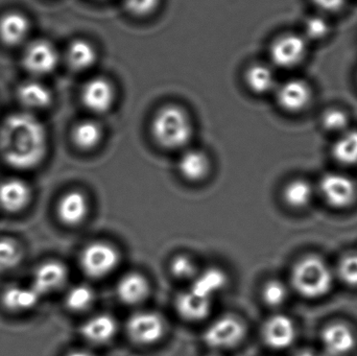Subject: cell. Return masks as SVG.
Segmentation results:
<instances>
[{"instance_id": "3957f363", "label": "cell", "mask_w": 357, "mask_h": 356, "mask_svg": "<svg viewBox=\"0 0 357 356\" xmlns=\"http://www.w3.org/2000/svg\"><path fill=\"white\" fill-rule=\"evenodd\" d=\"M151 131L161 148L178 150L191 139L192 123L184 109L177 105H167L155 113Z\"/></svg>"}, {"instance_id": "ab89813d", "label": "cell", "mask_w": 357, "mask_h": 356, "mask_svg": "<svg viewBox=\"0 0 357 356\" xmlns=\"http://www.w3.org/2000/svg\"><path fill=\"white\" fill-rule=\"evenodd\" d=\"M66 356H94L91 355V353H87V351L84 350H75L73 351V353H68Z\"/></svg>"}, {"instance_id": "d4e9b609", "label": "cell", "mask_w": 357, "mask_h": 356, "mask_svg": "<svg viewBox=\"0 0 357 356\" xmlns=\"http://www.w3.org/2000/svg\"><path fill=\"white\" fill-rule=\"evenodd\" d=\"M67 62L69 66L77 71L88 70L96 64L98 52L93 44L87 40L77 39L71 42L67 49Z\"/></svg>"}, {"instance_id": "9c48e42d", "label": "cell", "mask_w": 357, "mask_h": 356, "mask_svg": "<svg viewBox=\"0 0 357 356\" xmlns=\"http://www.w3.org/2000/svg\"><path fill=\"white\" fill-rule=\"evenodd\" d=\"M307 52V42L303 36L287 33L275 40L271 45V60L280 68H291L299 64Z\"/></svg>"}, {"instance_id": "ffe728a7", "label": "cell", "mask_w": 357, "mask_h": 356, "mask_svg": "<svg viewBox=\"0 0 357 356\" xmlns=\"http://www.w3.org/2000/svg\"><path fill=\"white\" fill-rule=\"evenodd\" d=\"M117 332V323L109 315H98L90 318L82 325L81 334L92 344L102 345L110 342Z\"/></svg>"}, {"instance_id": "30bf717a", "label": "cell", "mask_w": 357, "mask_h": 356, "mask_svg": "<svg viewBox=\"0 0 357 356\" xmlns=\"http://www.w3.org/2000/svg\"><path fill=\"white\" fill-rule=\"evenodd\" d=\"M114 86L104 77H94L82 88L81 100L84 107L94 114H105L115 102Z\"/></svg>"}, {"instance_id": "9a60e30c", "label": "cell", "mask_w": 357, "mask_h": 356, "mask_svg": "<svg viewBox=\"0 0 357 356\" xmlns=\"http://www.w3.org/2000/svg\"><path fill=\"white\" fill-rule=\"evenodd\" d=\"M58 217L65 225L75 227L83 223L89 212L87 196L79 190L67 192L58 204Z\"/></svg>"}, {"instance_id": "5bb4252c", "label": "cell", "mask_w": 357, "mask_h": 356, "mask_svg": "<svg viewBox=\"0 0 357 356\" xmlns=\"http://www.w3.org/2000/svg\"><path fill=\"white\" fill-rule=\"evenodd\" d=\"M310 98L312 90L303 79H289L277 90V102L279 106L289 112L301 111L307 106Z\"/></svg>"}, {"instance_id": "2e32d148", "label": "cell", "mask_w": 357, "mask_h": 356, "mask_svg": "<svg viewBox=\"0 0 357 356\" xmlns=\"http://www.w3.org/2000/svg\"><path fill=\"white\" fill-rule=\"evenodd\" d=\"M31 190L25 182L6 180L0 184V206L8 212H19L31 202Z\"/></svg>"}, {"instance_id": "7402d4cb", "label": "cell", "mask_w": 357, "mask_h": 356, "mask_svg": "<svg viewBox=\"0 0 357 356\" xmlns=\"http://www.w3.org/2000/svg\"><path fill=\"white\" fill-rule=\"evenodd\" d=\"M17 98L25 108L33 110L47 108L52 102V93L50 88L36 81L21 84L17 90Z\"/></svg>"}, {"instance_id": "6da1fadb", "label": "cell", "mask_w": 357, "mask_h": 356, "mask_svg": "<svg viewBox=\"0 0 357 356\" xmlns=\"http://www.w3.org/2000/svg\"><path fill=\"white\" fill-rule=\"evenodd\" d=\"M47 152V134L43 123L31 113H15L0 127V155L6 164L31 169L43 161Z\"/></svg>"}, {"instance_id": "277c9868", "label": "cell", "mask_w": 357, "mask_h": 356, "mask_svg": "<svg viewBox=\"0 0 357 356\" xmlns=\"http://www.w3.org/2000/svg\"><path fill=\"white\" fill-rule=\"evenodd\" d=\"M121 261L119 252L106 242H94L82 251L79 257L82 270L90 278L100 279L112 273Z\"/></svg>"}, {"instance_id": "d6a6232c", "label": "cell", "mask_w": 357, "mask_h": 356, "mask_svg": "<svg viewBox=\"0 0 357 356\" xmlns=\"http://www.w3.org/2000/svg\"><path fill=\"white\" fill-rule=\"evenodd\" d=\"M337 275L346 286L357 288V253L345 255L340 261Z\"/></svg>"}, {"instance_id": "484cf974", "label": "cell", "mask_w": 357, "mask_h": 356, "mask_svg": "<svg viewBox=\"0 0 357 356\" xmlns=\"http://www.w3.org/2000/svg\"><path fill=\"white\" fill-rule=\"evenodd\" d=\"M282 196L287 206L300 210L310 206L312 202L314 188L307 180L296 179L287 183Z\"/></svg>"}, {"instance_id": "8fae6325", "label": "cell", "mask_w": 357, "mask_h": 356, "mask_svg": "<svg viewBox=\"0 0 357 356\" xmlns=\"http://www.w3.org/2000/svg\"><path fill=\"white\" fill-rule=\"evenodd\" d=\"M264 342L271 348L283 350L289 348L297 338L295 322L285 315H275L268 319L262 328Z\"/></svg>"}, {"instance_id": "d590c367", "label": "cell", "mask_w": 357, "mask_h": 356, "mask_svg": "<svg viewBox=\"0 0 357 356\" xmlns=\"http://www.w3.org/2000/svg\"><path fill=\"white\" fill-rule=\"evenodd\" d=\"M331 25L321 16H312L305 21L304 35L310 40H321L328 35Z\"/></svg>"}, {"instance_id": "4316f807", "label": "cell", "mask_w": 357, "mask_h": 356, "mask_svg": "<svg viewBox=\"0 0 357 356\" xmlns=\"http://www.w3.org/2000/svg\"><path fill=\"white\" fill-rule=\"evenodd\" d=\"M71 136L73 144L79 150H91L102 141V129L96 121H83L75 125Z\"/></svg>"}, {"instance_id": "74e56055", "label": "cell", "mask_w": 357, "mask_h": 356, "mask_svg": "<svg viewBox=\"0 0 357 356\" xmlns=\"http://www.w3.org/2000/svg\"><path fill=\"white\" fill-rule=\"evenodd\" d=\"M319 8L328 12H335L342 8L345 4L346 0H312Z\"/></svg>"}, {"instance_id": "44dd1931", "label": "cell", "mask_w": 357, "mask_h": 356, "mask_svg": "<svg viewBox=\"0 0 357 356\" xmlns=\"http://www.w3.org/2000/svg\"><path fill=\"white\" fill-rule=\"evenodd\" d=\"M41 296L33 286H12L2 294V303L10 311L24 313L35 309Z\"/></svg>"}, {"instance_id": "ac0fdd59", "label": "cell", "mask_w": 357, "mask_h": 356, "mask_svg": "<svg viewBox=\"0 0 357 356\" xmlns=\"http://www.w3.org/2000/svg\"><path fill=\"white\" fill-rule=\"evenodd\" d=\"M31 31V22L22 13L8 12L0 17V40L8 46L22 43Z\"/></svg>"}, {"instance_id": "836d02e7", "label": "cell", "mask_w": 357, "mask_h": 356, "mask_svg": "<svg viewBox=\"0 0 357 356\" xmlns=\"http://www.w3.org/2000/svg\"><path fill=\"white\" fill-rule=\"evenodd\" d=\"M169 270L178 279H193L197 275V267L190 257L178 255L169 263Z\"/></svg>"}, {"instance_id": "e0dca14e", "label": "cell", "mask_w": 357, "mask_h": 356, "mask_svg": "<svg viewBox=\"0 0 357 356\" xmlns=\"http://www.w3.org/2000/svg\"><path fill=\"white\" fill-rule=\"evenodd\" d=\"M212 300L189 290L181 293L176 299V309L178 315L190 322L206 319L211 311Z\"/></svg>"}, {"instance_id": "e575fe53", "label": "cell", "mask_w": 357, "mask_h": 356, "mask_svg": "<svg viewBox=\"0 0 357 356\" xmlns=\"http://www.w3.org/2000/svg\"><path fill=\"white\" fill-rule=\"evenodd\" d=\"M322 123L325 129L328 131L345 132L347 131L349 117L346 114L345 111L333 108L324 113L322 117Z\"/></svg>"}, {"instance_id": "5b68a950", "label": "cell", "mask_w": 357, "mask_h": 356, "mask_svg": "<svg viewBox=\"0 0 357 356\" xmlns=\"http://www.w3.org/2000/svg\"><path fill=\"white\" fill-rule=\"evenodd\" d=\"M319 192L325 202L335 209H345L351 206L357 198V185L349 176L339 173H328L321 178Z\"/></svg>"}, {"instance_id": "ba28073f", "label": "cell", "mask_w": 357, "mask_h": 356, "mask_svg": "<svg viewBox=\"0 0 357 356\" xmlns=\"http://www.w3.org/2000/svg\"><path fill=\"white\" fill-rule=\"evenodd\" d=\"M59 54L54 44L47 40L31 42L23 54V66L31 75L52 73L59 64Z\"/></svg>"}, {"instance_id": "d6986e66", "label": "cell", "mask_w": 357, "mask_h": 356, "mask_svg": "<svg viewBox=\"0 0 357 356\" xmlns=\"http://www.w3.org/2000/svg\"><path fill=\"white\" fill-rule=\"evenodd\" d=\"M150 291L148 279L139 273L126 274L119 280L116 288L117 296L128 305L139 304L148 298Z\"/></svg>"}, {"instance_id": "4dcf8cb0", "label": "cell", "mask_w": 357, "mask_h": 356, "mask_svg": "<svg viewBox=\"0 0 357 356\" xmlns=\"http://www.w3.org/2000/svg\"><path fill=\"white\" fill-rule=\"evenodd\" d=\"M22 257V249L16 242L0 238V271L14 269L21 263Z\"/></svg>"}, {"instance_id": "83f0119b", "label": "cell", "mask_w": 357, "mask_h": 356, "mask_svg": "<svg viewBox=\"0 0 357 356\" xmlns=\"http://www.w3.org/2000/svg\"><path fill=\"white\" fill-rule=\"evenodd\" d=\"M245 83L252 92L266 94L274 89L276 85L274 72L264 64H254L248 68L245 75Z\"/></svg>"}, {"instance_id": "8d00e7d4", "label": "cell", "mask_w": 357, "mask_h": 356, "mask_svg": "<svg viewBox=\"0 0 357 356\" xmlns=\"http://www.w3.org/2000/svg\"><path fill=\"white\" fill-rule=\"evenodd\" d=\"M160 0H125V6L130 14L136 17H146L153 14Z\"/></svg>"}, {"instance_id": "8992f818", "label": "cell", "mask_w": 357, "mask_h": 356, "mask_svg": "<svg viewBox=\"0 0 357 356\" xmlns=\"http://www.w3.org/2000/svg\"><path fill=\"white\" fill-rule=\"evenodd\" d=\"M245 336V326L234 316H224L210 324L204 332V341L212 348H232Z\"/></svg>"}, {"instance_id": "f1b7e54d", "label": "cell", "mask_w": 357, "mask_h": 356, "mask_svg": "<svg viewBox=\"0 0 357 356\" xmlns=\"http://www.w3.org/2000/svg\"><path fill=\"white\" fill-rule=\"evenodd\" d=\"M333 155L340 164H357V130L343 132L333 146Z\"/></svg>"}, {"instance_id": "7a4b0ae2", "label": "cell", "mask_w": 357, "mask_h": 356, "mask_svg": "<svg viewBox=\"0 0 357 356\" xmlns=\"http://www.w3.org/2000/svg\"><path fill=\"white\" fill-rule=\"evenodd\" d=\"M291 281L300 296L316 300L329 294L335 273L321 257L308 255L294 265Z\"/></svg>"}, {"instance_id": "603a6c76", "label": "cell", "mask_w": 357, "mask_h": 356, "mask_svg": "<svg viewBox=\"0 0 357 356\" xmlns=\"http://www.w3.org/2000/svg\"><path fill=\"white\" fill-rule=\"evenodd\" d=\"M178 169L185 179L190 182H199L205 179L209 173V158L201 150H187L178 160Z\"/></svg>"}, {"instance_id": "4fadbf2b", "label": "cell", "mask_w": 357, "mask_h": 356, "mask_svg": "<svg viewBox=\"0 0 357 356\" xmlns=\"http://www.w3.org/2000/svg\"><path fill=\"white\" fill-rule=\"evenodd\" d=\"M323 348L328 356L349 355L356 345V334L347 324L342 322L329 324L321 334Z\"/></svg>"}, {"instance_id": "60d3db41", "label": "cell", "mask_w": 357, "mask_h": 356, "mask_svg": "<svg viewBox=\"0 0 357 356\" xmlns=\"http://www.w3.org/2000/svg\"><path fill=\"white\" fill-rule=\"evenodd\" d=\"M208 356H218V355H208Z\"/></svg>"}, {"instance_id": "f546056e", "label": "cell", "mask_w": 357, "mask_h": 356, "mask_svg": "<svg viewBox=\"0 0 357 356\" xmlns=\"http://www.w3.org/2000/svg\"><path fill=\"white\" fill-rule=\"evenodd\" d=\"M94 291L90 286H85V284H79V286H73L69 292L67 293L65 297V304L67 309H70L71 311H87L88 309L91 307L94 303Z\"/></svg>"}, {"instance_id": "52a82bcc", "label": "cell", "mask_w": 357, "mask_h": 356, "mask_svg": "<svg viewBox=\"0 0 357 356\" xmlns=\"http://www.w3.org/2000/svg\"><path fill=\"white\" fill-rule=\"evenodd\" d=\"M128 334L138 345H153L159 342L165 334V322L158 314L142 311L130 318Z\"/></svg>"}, {"instance_id": "1f68e13d", "label": "cell", "mask_w": 357, "mask_h": 356, "mask_svg": "<svg viewBox=\"0 0 357 356\" xmlns=\"http://www.w3.org/2000/svg\"><path fill=\"white\" fill-rule=\"evenodd\" d=\"M289 298V291L283 282L271 280L262 288V299L271 307H279L284 304Z\"/></svg>"}, {"instance_id": "f35d334b", "label": "cell", "mask_w": 357, "mask_h": 356, "mask_svg": "<svg viewBox=\"0 0 357 356\" xmlns=\"http://www.w3.org/2000/svg\"><path fill=\"white\" fill-rule=\"evenodd\" d=\"M295 356H326L320 355V353H314L312 350H301L297 353Z\"/></svg>"}, {"instance_id": "cb8c5ba5", "label": "cell", "mask_w": 357, "mask_h": 356, "mask_svg": "<svg viewBox=\"0 0 357 356\" xmlns=\"http://www.w3.org/2000/svg\"><path fill=\"white\" fill-rule=\"evenodd\" d=\"M227 286V275L218 268H209L193 278L190 290L205 298L211 299Z\"/></svg>"}, {"instance_id": "7c38bea8", "label": "cell", "mask_w": 357, "mask_h": 356, "mask_svg": "<svg viewBox=\"0 0 357 356\" xmlns=\"http://www.w3.org/2000/svg\"><path fill=\"white\" fill-rule=\"evenodd\" d=\"M68 279V270L60 261H50L42 263L33 272L31 286L43 297L60 290Z\"/></svg>"}]
</instances>
